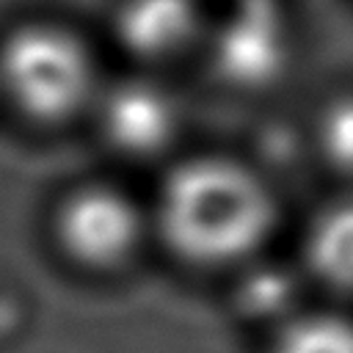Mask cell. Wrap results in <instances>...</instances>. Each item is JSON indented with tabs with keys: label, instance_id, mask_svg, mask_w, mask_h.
<instances>
[{
	"label": "cell",
	"instance_id": "6da1fadb",
	"mask_svg": "<svg viewBox=\"0 0 353 353\" xmlns=\"http://www.w3.org/2000/svg\"><path fill=\"white\" fill-rule=\"evenodd\" d=\"M284 221L276 176L218 152L171 165L152 207V234L182 265L210 273H237L265 256Z\"/></svg>",
	"mask_w": 353,
	"mask_h": 353
},
{
	"label": "cell",
	"instance_id": "7a4b0ae2",
	"mask_svg": "<svg viewBox=\"0 0 353 353\" xmlns=\"http://www.w3.org/2000/svg\"><path fill=\"white\" fill-rule=\"evenodd\" d=\"M0 88L25 119L63 124L97 94L94 58L72 30L28 22L0 44Z\"/></svg>",
	"mask_w": 353,
	"mask_h": 353
},
{
	"label": "cell",
	"instance_id": "3957f363",
	"mask_svg": "<svg viewBox=\"0 0 353 353\" xmlns=\"http://www.w3.org/2000/svg\"><path fill=\"white\" fill-rule=\"evenodd\" d=\"M152 215L119 185L85 182L72 188L52 212V237L61 254L91 273L127 268L146 234Z\"/></svg>",
	"mask_w": 353,
	"mask_h": 353
},
{
	"label": "cell",
	"instance_id": "277c9868",
	"mask_svg": "<svg viewBox=\"0 0 353 353\" xmlns=\"http://www.w3.org/2000/svg\"><path fill=\"white\" fill-rule=\"evenodd\" d=\"M290 254L314 301L353 309V190H320L295 221Z\"/></svg>",
	"mask_w": 353,
	"mask_h": 353
},
{
	"label": "cell",
	"instance_id": "5b68a950",
	"mask_svg": "<svg viewBox=\"0 0 353 353\" xmlns=\"http://www.w3.org/2000/svg\"><path fill=\"white\" fill-rule=\"evenodd\" d=\"M212 63L232 88L273 85L290 63V33L279 0H234L218 28Z\"/></svg>",
	"mask_w": 353,
	"mask_h": 353
},
{
	"label": "cell",
	"instance_id": "8992f818",
	"mask_svg": "<svg viewBox=\"0 0 353 353\" xmlns=\"http://www.w3.org/2000/svg\"><path fill=\"white\" fill-rule=\"evenodd\" d=\"M99 130L108 146L127 160L163 154L179 130L174 97L152 80H121L99 97Z\"/></svg>",
	"mask_w": 353,
	"mask_h": 353
},
{
	"label": "cell",
	"instance_id": "52a82bcc",
	"mask_svg": "<svg viewBox=\"0 0 353 353\" xmlns=\"http://www.w3.org/2000/svg\"><path fill=\"white\" fill-rule=\"evenodd\" d=\"M232 279L234 314L248 325L259 328L265 336L284 325L292 314L314 303V295L292 254L276 256L273 251H268L265 256L232 273Z\"/></svg>",
	"mask_w": 353,
	"mask_h": 353
},
{
	"label": "cell",
	"instance_id": "ba28073f",
	"mask_svg": "<svg viewBox=\"0 0 353 353\" xmlns=\"http://www.w3.org/2000/svg\"><path fill=\"white\" fill-rule=\"evenodd\" d=\"M121 47L143 61L182 52L199 30L193 0H121L113 19Z\"/></svg>",
	"mask_w": 353,
	"mask_h": 353
},
{
	"label": "cell",
	"instance_id": "9c48e42d",
	"mask_svg": "<svg viewBox=\"0 0 353 353\" xmlns=\"http://www.w3.org/2000/svg\"><path fill=\"white\" fill-rule=\"evenodd\" d=\"M303 132L320 190H353V88L325 97Z\"/></svg>",
	"mask_w": 353,
	"mask_h": 353
},
{
	"label": "cell",
	"instance_id": "30bf717a",
	"mask_svg": "<svg viewBox=\"0 0 353 353\" xmlns=\"http://www.w3.org/2000/svg\"><path fill=\"white\" fill-rule=\"evenodd\" d=\"M265 353H353V309L314 301L265 336Z\"/></svg>",
	"mask_w": 353,
	"mask_h": 353
}]
</instances>
